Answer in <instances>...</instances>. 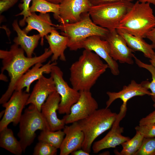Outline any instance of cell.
Listing matches in <instances>:
<instances>
[{
  "instance_id": "7a4b0ae2",
  "label": "cell",
  "mask_w": 155,
  "mask_h": 155,
  "mask_svg": "<svg viewBox=\"0 0 155 155\" xmlns=\"http://www.w3.org/2000/svg\"><path fill=\"white\" fill-rule=\"evenodd\" d=\"M108 68L100 57L92 51L84 49L69 68L72 87L78 91H90L101 75Z\"/></svg>"
},
{
  "instance_id": "60d3db41",
  "label": "cell",
  "mask_w": 155,
  "mask_h": 155,
  "mask_svg": "<svg viewBox=\"0 0 155 155\" xmlns=\"http://www.w3.org/2000/svg\"><path fill=\"white\" fill-rule=\"evenodd\" d=\"M5 112V110L2 111L0 113V118H1L2 116H3Z\"/></svg>"
},
{
  "instance_id": "f35d334b",
  "label": "cell",
  "mask_w": 155,
  "mask_h": 155,
  "mask_svg": "<svg viewBox=\"0 0 155 155\" xmlns=\"http://www.w3.org/2000/svg\"><path fill=\"white\" fill-rule=\"evenodd\" d=\"M149 61L151 64L155 68V51L154 55L151 59H150Z\"/></svg>"
},
{
  "instance_id": "6da1fadb",
  "label": "cell",
  "mask_w": 155,
  "mask_h": 155,
  "mask_svg": "<svg viewBox=\"0 0 155 155\" xmlns=\"http://www.w3.org/2000/svg\"><path fill=\"white\" fill-rule=\"evenodd\" d=\"M24 50L14 43L8 51L0 50V58L2 59L1 72L7 71L10 78L8 88L0 99V104L7 102L15 91L19 79L32 67L38 63H43L52 55L49 48H45L44 52L38 56L26 57Z\"/></svg>"
},
{
  "instance_id": "ab89813d",
  "label": "cell",
  "mask_w": 155,
  "mask_h": 155,
  "mask_svg": "<svg viewBox=\"0 0 155 155\" xmlns=\"http://www.w3.org/2000/svg\"><path fill=\"white\" fill-rule=\"evenodd\" d=\"M53 3L60 4L63 0H46Z\"/></svg>"
},
{
  "instance_id": "5bb4252c",
  "label": "cell",
  "mask_w": 155,
  "mask_h": 155,
  "mask_svg": "<svg viewBox=\"0 0 155 155\" xmlns=\"http://www.w3.org/2000/svg\"><path fill=\"white\" fill-rule=\"evenodd\" d=\"M104 40L108 43L110 54L115 61L122 63L130 65L134 63V51L128 47L124 38L117 32L116 29L109 31Z\"/></svg>"
},
{
  "instance_id": "7c38bea8",
  "label": "cell",
  "mask_w": 155,
  "mask_h": 155,
  "mask_svg": "<svg viewBox=\"0 0 155 155\" xmlns=\"http://www.w3.org/2000/svg\"><path fill=\"white\" fill-rule=\"evenodd\" d=\"M92 6L89 0H63L59 4L58 22L60 24L77 22L88 13Z\"/></svg>"
},
{
  "instance_id": "d590c367",
  "label": "cell",
  "mask_w": 155,
  "mask_h": 155,
  "mask_svg": "<svg viewBox=\"0 0 155 155\" xmlns=\"http://www.w3.org/2000/svg\"><path fill=\"white\" fill-rule=\"evenodd\" d=\"M146 38L149 40L154 49H155V27L150 31L146 35Z\"/></svg>"
},
{
  "instance_id": "d6a6232c",
  "label": "cell",
  "mask_w": 155,
  "mask_h": 155,
  "mask_svg": "<svg viewBox=\"0 0 155 155\" xmlns=\"http://www.w3.org/2000/svg\"><path fill=\"white\" fill-rule=\"evenodd\" d=\"M19 0H0V14L13 6Z\"/></svg>"
},
{
  "instance_id": "d6986e66",
  "label": "cell",
  "mask_w": 155,
  "mask_h": 155,
  "mask_svg": "<svg viewBox=\"0 0 155 155\" xmlns=\"http://www.w3.org/2000/svg\"><path fill=\"white\" fill-rule=\"evenodd\" d=\"M25 22L27 25L23 30L27 34L32 30L38 31L41 36L42 46L43 45L44 37L53 30L56 29L55 27L56 25L53 24L50 15L48 13H40L38 15L35 12L31 13L26 19Z\"/></svg>"
},
{
  "instance_id": "8992f818",
  "label": "cell",
  "mask_w": 155,
  "mask_h": 155,
  "mask_svg": "<svg viewBox=\"0 0 155 155\" xmlns=\"http://www.w3.org/2000/svg\"><path fill=\"white\" fill-rule=\"evenodd\" d=\"M133 4L121 1L92 6L88 13L95 24L111 31L117 29Z\"/></svg>"
},
{
  "instance_id": "cb8c5ba5",
  "label": "cell",
  "mask_w": 155,
  "mask_h": 155,
  "mask_svg": "<svg viewBox=\"0 0 155 155\" xmlns=\"http://www.w3.org/2000/svg\"><path fill=\"white\" fill-rule=\"evenodd\" d=\"M0 146L16 155H21L23 152L20 141L17 140L12 129L7 127L0 131Z\"/></svg>"
},
{
  "instance_id": "484cf974",
  "label": "cell",
  "mask_w": 155,
  "mask_h": 155,
  "mask_svg": "<svg viewBox=\"0 0 155 155\" xmlns=\"http://www.w3.org/2000/svg\"><path fill=\"white\" fill-rule=\"evenodd\" d=\"M65 135L61 130L55 131L45 130L41 131L38 139L39 141L46 142L58 149L60 148Z\"/></svg>"
},
{
  "instance_id": "603a6c76",
  "label": "cell",
  "mask_w": 155,
  "mask_h": 155,
  "mask_svg": "<svg viewBox=\"0 0 155 155\" xmlns=\"http://www.w3.org/2000/svg\"><path fill=\"white\" fill-rule=\"evenodd\" d=\"M116 30L125 39L128 47L134 52H141L145 57L150 59L153 57L155 51L151 44L147 43L143 38L137 37L123 30L119 29Z\"/></svg>"
},
{
  "instance_id": "7402d4cb",
  "label": "cell",
  "mask_w": 155,
  "mask_h": 155,
  "mask_svg": "<svg viewBox=\"0 0 155 155\" xmlns=\"http://www.w3.org/2000/svg\"><path fill=\"white\" fill-rule=\"evenodd\" d=\"M49 45V49L52 53L51 61L55 62L59 58L61 61H65L66 58L64 51L68 47V39L64 36L60 34L56 29L53 30L50 34L45 36Z\"/></svg>"
},
{
  "instance_id": "5b68a950",
  "label": "cell",
  "mask_w": 155,
  "mask_h": 155,
  "mask_svg": "<svg viewBox=\"0 0 155 155\" xmlns=\"http://www.w3.org/2000/svg\"><path fill=\"white\" fill-rule=\"evenodd\" d=\"M117 115L105 108L98 109L87 117L78 121L84 135L82 149L90 153L94 140L112 127Z\"/></svg>"
},
{
  "instance_id": "3957f363",
  "label": "cell",
  "mask_w": 155,
  "mask_h": 155,
  "mask_svg": "<svg viewBox=\"0 0 155 155\" xmlns=\"http://www.w3.org/2000/svg\"><path fill=\"white\" fill-rule=\"evenodd\" d=\"M155 27V16L150 3L137 1L120 21L117 29L144 38Z\"/></svg>"
},
{
  "instance_id": "d4e9b609",
  "label": "cell",
  "mask_w": 155,
  "mask_h": 155,
  "mask_svg": "<svg viewBox=\"0 0 155 155\" xmlns=\"http://www.w3.org/2000/svg\"><path fill=\"white\" fill-rule=\"evenodd\" d=\"M59 7V4L53 3L46 0H32L30 9L31 13L35 12L42 13H53L54 18L57 20Z\"/></svg>"
},
{
  "instance_id": "2e32d148",
  "label": "cell",
  "mask_w": 155,
  "mask_h": 155,
  "mask_svg": "<svg viewBox=\"0 0 155 155\" xmlns=\"http://www.w3.org/2000/svg\"><path fill=\"white\" fill-rule=\"evenodd\" d=\"M65 134L59 148L60 155H68L82 148L84 135L78 122L69 125H65L63 129Z\"/></svg>"
},
{
  "instance_id": "74e56055",
  "label": "cell",
  "mask_w": 155,
  "mask_h": 155,
  "mask_svg": "<svg viewBox=\"0 0 155 155\" xmlns=\"http://www.w3.org/2000/svg\"><path fill=\"white\" fill-rule=\"evenodd\" d=\"M3 73L1 72L0 75V80H1L5 82H7L8 81V78L7 76Z\"/></svg>"
},
{
  "instance_id": "9c48e42d",
  "label": "cell",
  "mask_w": 155,
  "mask_h": 155,
  "mask_svg": "<svg viewBox=\"0 0 155 155\" xmlns=\"http://www.w3.org/2000/svg\"><path fill=\"white\" fill-rule=\"evenodd\" d=\"M30 95L21 90H15L9 100L2 104L5 108L4 114L0 121V131L12 123L14 126L20 122L22 110L26 105Z\"/></svg>"
},
{
  "instance_id": "4316f807",
  "label": "cell",
  "mask_w": 155,
  "mask_h": 155,
  "mask_svg": "<svg viewBox=\"0 0 155 155\" xmlns=\"http://www.w3.org/2000/svg\"><path fill=\"white\" fill-rule=\"evenodd\" d=\"M144 138L142 134L136 131L135 135L133 138L121 144L123 149L119 154L135 155L141 147Z\"/></svg>"
},
{
  "instance_id": "ffe728a7",
  "label": "cell",
  "mask_w": 155,
  "mask_h": 155,
  "mask_svg": "<svg viewBox=\"0 0 155 155\" xmlns=\"http://www.w3.org/2000/svg\"><path fill=\"white\" fill-rule=\"evenodd\" d=\"M57 64L56 61L52 62L51 60L44 65L41 63L36 64L19 79L16 84L15 90H22L25 88V91L29 93L31 84L38 80L44 74L50 73L52 67Z\"/></svg>"
},
{
  "instance_id": "8d00e7d4",
  "label": "cell",
  "mask_w": 155,
  "mask_h": 155,
  "mask_svg": "<svg viewBox=\"0 0 155 155\" xmlns=\"http://www.w3.org/2000/svg\"><path fill=\"white\" fill-rule=\"evenodd\" d=\"M71 154L72 155H89L90 153L81 149L72 152Z\"/></svg>"
},
{
  "instance_id": "4dcf8cb0",
  "label": "cell",
  "mask_w": 155,
  "mask_h": 155,
  "mask_svg": "<svg viewBox=\"0 0 155 155\" xmlns=\"http://www.w3.org/2000/svg\"><path fill=\"white\" fill-rule=\"evenodd\" d=\"M136 131L142 134L144 138L155 137V123L136 126Z\"/></svg>"
},
{
  "instance_id": "836d02e7",
  "label": "cell",
  "mask_w": 155,
  "mask_h": 155,
  "mask_svg": "<svg viewBox=\"0 0 155 155\" xmlns=\"http://www.w3.org/2000/svg\"><path fill=\"white\" fill-rule=\"evenodd\" d=\"M155 123V110L139 121V125Z\"/></svg>"
},
{
  "instance_id": "52a82bcc",
  "label": "cell",
  "mask_w": 155,
  "mask_h": 155,
  "mask_svg": "<svg viewBox=\"0 0 155 155\" xmlns=\"http://www.w3.org/2000/svg\"><path fill=\"white\" fill-rule=\"evenodd\" d=\"M19 123V130L17 135L23 152L33 142L36 136L35 132L37 130H50L41 112L32 104L25 110Z\"/></svg>"
},
{
  "instance_id": "4fadbf2b",
  "label": "cell",
  "mask_w": 155,
  "mask_h": 155,
  "mask_svg": "<svg viewBox=\"0 0 155 155\" xmlns=\"http://www.w3.org/2000/svg\"><path fill=\"white\" fill-rule=\"evenodd\" d=\"M82 48L94 52L106 62L113 75L116 76L119 74L118 64L110 56L109 44L106 40L98 36H92L81 43L79 49Z\"/></svg>"
},
{
  "instance_id": "e0dca14e",
  "label": "cell",
  "mask_w": 155,
  "mask_h": 155,
  "mask_svg": "<svg viewBox=\"0 0 155 155\" xmlns=\"http://www.w3.org/2000/svg\"><path fill=\"white\" fill-rule=\"evenodd\" d=\"M56 91L53 78H46L43 75L38 80L27 100L26 105L32 104L40 111L42 104L49 96Z\"/></svg>"
},
{
  "instance_id": "ac0fdd59",
  "label": "cell",
  "mask_w": 155,
  "mask_h": 155,
  "mask_svg": "<svg viewBox=\"0 0 155 155\" xmlns=\"http://www.w3.org/2000/svg\"><path fill=\"white\" fill-rule=\"evenodd\" d=\"M108 99L106 102V108H108L116 99H121L123 101L122 105L126 106L128 101L136 96H142L146 95L151 96V92L145 87L142 83H137L133 80L127 86H123L122 89L117 92H107Z\"/></svg>"
},
{
  "instance_id": "ba28073f",
  "label": "cell",
  "mask_w": 155,
  "mask_h": 155,
  "mask_svg": "<svg viewBox=\"0 0 155 155\" xmlns=\"http://www.w3.org/2000/svg\"><path fill=\"white\" fill-rule=\"evenodd\" d=\"M50 73L55 84L56 91L61 97L58 112L60 114L68 115L72 106L78 100L80 92L69 86L63 78L62 71L57 65L52 67Z\"/></svg>"
},
{
  "instance_id": "f546056e",
  "label": "cell",
  "mask_w": 155,
  "mask_h": 155,
  "mask_svg": "<svg viewBox=\"0 0 155 155\" xmlns=\"http://www.w3.org/2000/svg\"><path fill=\"white\" fill-rule=\"evenodd\" d=\"M135 155H155V137L144 138L141 147Z\"/></svg>"
},
{
  "instance_id": "f1b7e54d",
  "label": "cell",
  "mask_w": 155,
  "mask_h": 155,
  "mask_svg": "<svg viewBox=\"0 0 155 155\" xmlns=\"http://www.w3.org/2000/svg\"><path fill=\"white\" fill-rule=\"evenodd\" d=\"M57 149L44 142L39 141L33 150V155H56Z\"/></svg>"
},
{
  "instance_id": "b9f144b4",
  "label": "cell",
  "mask_w": 155,
  "mask_h": 155,
  "mask_svg": "<svg viewBox=\"0 0 155 155\" xmlns=\"http://www.w3.org/2000/svg\"><path fill=\"white\" fill-rule=\"evenodd\" d=\"M153 102H154V104H153V107L155 108V99L153 100Z\"/></svg>"
},
{
  "instance_id": "1f68e13d",
  "label": "cell",
  "mask_w": 155,
  "mask_h": 155,
  "mask_svg": "<svg viewBox=\"0 0 155 155\" xmlns=\"http://www.w3.org/2000/svg\"><path fill=\"white\" fill-rule=\"evenodd\" d=\"M32 0H23L22 3H20L19 5V8L22 10L20 13L16 15V16L23 15V18L20 20L19 22V25L23 27L25 25V20L27 17L31 14L30 11V2Z\"/></svg>"
},
{
  "instance_id": "9a60e30c",
  "label": "cell",
  "mask_w": 155,
  "mask_h": 155,
  "mask_svg": "<svg viewBox=\"0 0 155 155\" xmlns=\"http://www.w3.org/2000/svg\"><path fill=\"white\" fill-rule=\"evenodd\" d=\"M60 101V95L55 91L49 96L41 106V113L52 131L63 129L65 125L64 119H60L57 115Z\"/></svg>"
},
{
  "instance_id": "8fae6325",
  "label": "cell",
  "mask_w": 155,
  "mask_h": 155,
  "mask_svg": "<svg viewBox=\"0 0 155 155\" xmlns=\"http://www.w3.org/2000/svg\"><path fill=\"white\" fill-rule=\"evenodd\" d=\"M126 111V108H121L120 112L110 131L104 137L92 145V148L94 153H97L106 149L115 148L130 139L129 137L122 135L124 128L119 126V122L125 116Z\"/></svg>"
},
{
  "instance_id": "e575fe53",
  "label": "cell",
  "mask_w": 155,
  "mask_h": 155,
  "mask_svg": "<svg viewBox=\"0 0 155 155\" xmlns=\"http://www.w3.org/2000/svg\"><path fill=\"white\" fill-rule=\"evenodd\" d=\"M92 6L114 1H125L132 2L135 0H89Z\"/></svg>"
},
{
  "instance_id": "30bf717a",
  "label": "cell",
  "mask_w": 155,
  "mask_h": 155,
  "mask_svg": "<svg viewBox=\"0 0 155 155\" xmlns=\"http://www.w3.org/2000/svg\"><path fill=\"white\" fill-rule=\"evenodd\" d=\"M80 92V97L71 107L70 113L63 117L65 124L84 119L98 109V103L90 91H83Z\"/></svg>"
},
{
  "instance_id": "277c9868",
  "label": "cell",
  "mask_w": 155,
  "mask_h": 155,
  "mask_svg": "<svg viewBox=\"0 0 155 155\" xmlns=\"http://www.w3.org/2000/svg\"><path fill=\"white\" fill-rule=\"evenodd\" d=\"M61 34L68 39V47L71 51L79 49L81 43L88 37L97 36L104 39L109 32L108 30L95 24L88 13L84 14L79 21L72 23L56 25Z\"/></svg>"
},
{
  "instance_id": "83f0119b",
  "label": "cell",
  "mask_w": 155,
  "mask_h": 155,
  "mask_svg": "<svg viewBox=\"0 0 155 155\" xmlns=\"http://www.w3.org/2000/svg\"><path fill=\"white\" fill-rule=\"evenodd\" d=\"M133 58L136 64L140 67L147 69L151 74L152 80L151 82L148 81L141 82L143 85L148 90L151 91V96L152 100L155 99V68L151 64L144 63L138 59L134 54Z\"/></svg>"
},
{
  "instance_id": "44dd1931",
  "label": "cell",
  "mask_w": 155,
  "mask_h": 155,
  "mask_svg": "<svg viewBox=\"0 0 155 155\" xmlns=\"http://www.w3.org/2000/svg\"><path fill=\"white\" fill-rule=\"evenodd\" d=\"M12 26L17 35L13 40L14 43L20 46L25 52L27 57H32L34 51L41 38L40 34L28 36L20 28L17 20L13 21Z\"/></svg>"
}]
</instances>
